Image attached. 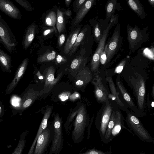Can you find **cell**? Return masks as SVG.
I'll return each mask as SVG.
<instances>
[{
	"mask_svg": "<svg viewBox=\"0 0 154 154\" xmlns=\"http://www.w3.org/2000/svg\"><path fill=\"white\" fill-rule=\"evenodd\" d=\"M103 104L97 112L95 124L101 140L103 143L106 131L114 107L109 100Z\"/></svg>",
	"mask_w": 154,
	"mask_h": 154,
	"instance_id": "4",
	"label": "cell"
},
{
	"mask_svg": "<svg viewBox=\"0 0 154 154\" xmlns=\"http://www.w3.org/2000/svg\"><path fill=\"white\" fill-rule=\"evenodd\" d=\"M91 27L89 25L87 24L83 26L79 33L75 42L69 54V55H72L75 54L79 47H81V49H82L87 43H92L93 37L91 34Z\"/></svg>",
	"mask_w": 154,
	"mask_h": 154,
	"instance_id": "12",
	"label": "cell"
},
{
	"mask_svg": "<svg viewBox=\"0 0 154 154\" xmlns=\"http://www.w3.org/2000/svg\"><path fill=\"white\" fill-rule=\"evenodd\" d=\"M124 79L132 89L136 99L139 111L143 114L144 98L146 93L144 78L141 74L137 72L126 75Z\"/></svg>",
	"mask_w": 154,
	"mask_h": 154,
	"instance_id": "1",
	"label": "cell"
},
{
	"mask_svg": "<svg viewBox=\"0 0 154 154\" xmlns=\"http://www.w3.org/2000/svg\"><path fill=\"white\" fill-rule=\"evenodd\" d=\"M0 42L10 53L16 50L18 44L15 36L9 26L0 15Z\"/></svg>",
	"mask_w": 154,
	"mask_h": 154,
	"instance_id": "7",
	"label": "cell"
},
{
	"mask_svg": "<svg viewBox=\"0 0 154 154\" xmlns=\"http://www.w3.org/2000/svg\"><path fill=\"white\" fill-rule=\"evenodd\" d=\"M28 61L29 58H25L18 67L14 79L8 85L6 89L5 92L7 94H10L17 85L26 69Z\"/></svg>",
	"mask_w": 154,
	"mask_h": 154,
	"instance_id": "19",
	"label": "cell"
},
{
	"mask_svg": "<svg viewBox=\"0 0 154 154\" xmlns=\"http://www.w3.org/2000/svg\"><path fill=\"white\" fill-rule=\"evenodd\" d=\"M116 117L115 108L113 109L110 118L108 123L103 143L107 144L111 141L110 137L112 131L114 127Z\"/></svg>",
	"mask_w": 154,
	"mask_h": 154,
	"instance_id": "29",
	"label": "cell"
},
{
	"mask_svg": "<svg viewBox=\"0 0 154 154\" xmlns=\"http://www.w3.org/2000/svg\"><path fill=\"white\" fill-rule=\"evenodd\" d=\"M65 36L64 34H61L58 38V44L59 47L62 46L65 41Z\"/></svg>",
	"mask_w": 154,
	"mask_h": 154,
	"instance_id": "41",
	"label": "cell"
},
{
	"mask_svg": "<svg viewBox=\"0 0 154 154\" xmlns=\"http://www.w3.org/2000/svg\"><path fill=\"white\" fill-rule=\"evenodd\" d=\"M94 0H86L80 9L73 20L71 29H74L81 23L84 17L92 7Z\"/></svg>",
	"mask_w": 154,
	"mask_h": 154,
	"instance_id": "22",
	"label": "cell"
},
{
	"mask_svg": "<svg viewBox=\"0 0 154 154\" xmlns=\"http://www.w3.org/2000/svg\"><path fill=\"white\" fill-rule=\"evenodd\" d=\"M62 123V120L59 115L56 114L53 121L54 138L49 154H58L62 149L63 143Z\"/></svg>",
	"mask_w": 154,
	"mask_h": 154,
	"instance_id": "6",
	"label": "cell"
},
{
	"mask_svg": "<svg viewBox=\"0 0 154 154\" xmlns=\"http://www.w3.org/2000/svg\"><path fill=\"white\" fill-rule=\"evenodd\" d=\"M79 154H112L111 149L109 151L106 152L103 151L101 150H98L95 148L88 149L84 152L79 153Z\"/></svg>",
	"mask_w": 154,
	"mask_h": 154,
	"instance_id": "35",
	"label": "cell"
},
{
	"mask_svg": "<svg viewBox=\"0 0 154 154\" xmlns=\"http://www.w3.org/2000/svg\"><path fill=\"white\" fill-rule=\"evenodd\" d=\"M64 15H65L68 17H71L72 15V12L70 9H68L64 11H62Z\"/></svg>",
	"mask_w": 154,
	"mask_h": 154,
	"instance_id": "44",
	"label": "cell"
},
{
	"mask_svg": "<svg viewBox=\"0 0 154 154\" xmlns=\"http://www.w3.org/2000/svg\"><path fill=\"white\" fill-rule=\"evenodd\" d=\"M36 26L33 23L27 27L23 37L22 45L24 49H27L34 39L35 34Z\"/></svg>",
	"mask_w": 154,
	"mask_h": 154,
	"instance_id": "23",
	"label": "cell"
},
{
	"mask_svg": "<svg viewBox=\"0 0 154 154\" xmlns=\"http://www.w3.org/2000/svg\"><path fill=\"white\" fill-rule=\"evenodd\" d=\"M44 75L45 85L43 89L40 92V95L49 92L54 87L61 77L63 72H61L56 78H54L55 69L52 66L46 68Z\"/></svg>",
	"mask_w": 154,
	"mask_h": 154,
	"instance_id": "13",
	"label": "cell"
},
{
	"mask_svg": "<svg viewBox=\"0 0 154 154\" xmlns=\"http://www.w3.org/2000/svg\"><path fill=\"white\" fill-rule=\"evenodd\" d=\"M126 112V117L125 121L134 134L143 141L153 143L154 140L153 138L145 128L136 115L130 112L128 110Z\"/></svg>",
	"mask_w": 154,
	"mask_h": 154,
	"instance_id": "3",
	"label": "cell"
},
{
	"mask_svg": "<svg viewBox=\"0 0 154 154\" xmlns=\"http://www.w3.org/2000/svg\"><path fill=\"white\" fill-rule=\"evenodd\" d=\"M111 28L110 25L108 24V26L104 31L102 38L98 44L97 49L92 57L90 64L91 71V72H94V73L99 72L100 55L104 50L108 33Z\"/></svg>",
	"mask_w": 154,
	"mask_h": 154,
	"instance_id": "10",
	"label": "cell"
},
{
	"mask_svg": "<svg viewBox=\"0 0 154 154\" xmlns=\"http://www.w3.org/2000/svg\"><path fill=\"white\" fill-rule=\"evenodd\" d=\"M118 16L117 15H114L110 19L109 23V24L111 27L115 26L118 23Z\"/></svg>",
	"mask_w": 154,
	"mask_h": 154,
	"instance_id": "40",
	"label": "cell"
},
{
	"mask_svg": "<svg viewBox=\"0 0 154 154\" xmlns=\"http://www.w3.org/2000/svg\"><path fill=\"white\" fill-rule=\"evenodd\" d=\"M28 133V130L23 132L20 135L18 144L12 154H21L25 146L26 137Z\"/></svg>",
	"mask_w": 154,
	"mask_h": 154,
	"instance_id": "32",
	"label": "cell"
},
{
	"mask_svg": "<svg viewBox=\"0 0 154 154\" xmlns=\"http://www.w3.org/2000/svg\"><path fill=\"white\" fill-rule=\"evenodd\" d=\"M145 154L144 153H143V152H142L141 153V154Z\"/></svg>",
	"mask_w": 154,
	"mask_h": 154,
	"instance_id": "51",
	"label": "cell"
},
{
	"mask_svg": "<svg viewBox=\"0 0 154 154\" xmlns=\"http://www.w3.org/2000/svg\"><path fill=\"white\" fill-rule=\"evenodd\" d=\"M89 120L86 107L82 105L77 110L74 122V128L71 137L74 143H79L83 140L86 128L89 125Z\"/></svg>",
	"mask_w": 154,
	"mask_h": 154,
	"instance_id": "2",
	"label": "cell"
},
{
	"mask_svg": "<svg viewBox=\"0 0 154 154\" xmlns=\"http://www.w3.org/2000/svg\"><path fill=\"white\" fill-rule=\"evenodd\" d=\"M86 0H79L76 1L75 4L74 5V9L76 10L81 8L86 1Z\"/></svg>",
	"mask_w": 154,
	"mask_h": 154,
	"instance_id": "38",
	"label": "cell"
},
{
	"mask_svg": "<svg viewBox=\"0 0 154 154\" xmlns=\"http://www.w3.org/2000/svg\"><path fill=\"white\" fill-rule=\"evenodd\" d=\"M85 49H82L79 55L72 61L68 71L70 74L74 77L76 74L83 69L88 61V56Z\"/></svg>",
	"mask_w": 154,
	"mask_h": 154,
	"instance_id": "14",
	"label": "cell"
},
{
	"mask_svg": "<svg viewBox=\"0 0 154 154\" xmlns=\"http://www.w3.org/2000/svg\"><path fill=\"white\" fill-rule=\"evenodd\" d=\"M90 23L92 28L93 37L96 42L98 44L108 24L105 20L97 19L96 18L91 20Z\"/></svg>",
	"mask_w": 154,
	"mask_h": 154,
	"instance_id": "17",
	"label": "cell"
},
{
	"mask_svg": "<svg viewBox=\"0 0 154 154\" xmlns=\"http://www.w3.org/2000/svg\"><path fill=\"white\" fill-rule=\"evenodd\" d=\"M67 60V59L66 57H64L60 55H58L56 58V62L57 63H65Z\"/></svg>",
	"mask_w": 154,
	"mask_h": 154,
	"instance_id": "42",
	"label": "cell"
},
{
	"mask_svg": "<svg viewBox=\"0 0 154 154\" xmlns=\"http://www.w3.org/2000/svg\"><path fill=\"white\" fill-rule=\"evenodd\" d=\"M125 63L126 61L125 60H124L122 61L116 68L114 70V72L116 73L117 74L121 73L123 69Z\"/></svg>",
	"mask_w": 154,
	"mask_h": 154,
	"instance_id": "37",
	"label": "cell"
},
{
	"mask_svg": "<svg viewBox=\"0 0 154 154\" xmlns=\"http://www.w3.org/2000/svg\"><path fill=\"white\" fill-rule=\"evenodd\" d=\"M0 10L13 19L16 20L21 19L22 15L20 10L9 0H0Z\"/></svg>",
	"mask_w": 154,
	"mask_h": 154,
	"instance_id": "16",
	"label": "cell"
},
{
	"mask_svg": "<svg viewBox=\"0 0 154 154\" xmlns=\"http://www.w3.org/2000/svg\"><path fill=\"white\" fill-rule=\"evenodd\" d=\"M56 22V15L55 12L52 11L50 12L46 16L45 20V23L48 26L52 27L56 33H57L55 27Z\"/></svg>",
	"mask_w": 154,
	"mask_h": 154,
	"instance_id": "34",
	"label": "cell"
},
{
	"mask_svg": "<svg viewBox=\"0 0 154 154\" xmlns=\"http://www.w3.org/2000/svg\"><path fill=\"white\" fill-rule=\"evenodd\" d=\"M106 80L108 83L111 91V94L109 93L108 95L109 100L114 101L120 109L123 111L126 112L128 110L127 107L125 106L119 98V93L117 91L112 77L107 76Z\"/></svg>",
	"mask_w": 154,
	"mask_h": 154,
	"instance_id": "21",
	"label": "cell"
},
{
	"mask_svg": "<svg viewBox=\"0 0 154 154\" xmlns=\"http://www.w3.org/2000/svg\"><path fill=\"white\" fill-rule=\"evenodd\" d=\"M37 76L38 77L39 79H43L44 76V75H41L40 72L39 71H38L37 72Z\"/></svg>",
	"mask_w": 154,
	"mask_h": 154,
	"instance_id": "46",
	"label": "cell"
},
{
	"mask_svg": "<svg viewBox=\"0 0 154 154\" xmlns=\"http://www.w3.org/2000/svg\"><path fill=\"white\" fill-rule=\"evenodd\" d=\"M2 109L1 106H0V115L1 114L2 112Z\"/></svg>",
	"mask_w": 154,
	"mask_h": 154,
	"instance_id": "50",
	"label": "cell"
},
{
	"mask_svg": "<svg viewBox=\"0 0 154 154\" xmlns=\"http://www.w3.org/2000/svg\"><path fill=\"white\" fill-rule=\"evenodd\" d=\"M54 29L52 27L51 28L45 30L43 32V35L44 36H46L50 34L51 33L54 31Z\"/></svg>",
	"mask_w": 154,
	"mask_h": 154,
	"instance_id": "43",
	"label": "cell"
},
{
	"mask_svg": "<svg viewBox=\"0 0 154 154\" xmlns=\"http://www.w3.org/2000/svg\"><path fill=\"white\" fill-rule=\"evenodd\" d=\"M72 1V0H65V3L66 6L68 7H69Z\"/></svg>",
	"mask_w": 154,
	"mask_h": 154,
	"instance_id": "47",
	"label": "cell"
},
{
	"mask_svg": "<svg viewBox=\"0 0 154 154\" xmlns=\"http://www.w3.org/2000/svg\"><path fill=\"white\" fill-rule=\"evenodd\" d=\"M152 96L153 98L154 97V85H153L152 89Z\"/></svg>",
	"mask_w": 154,
	"mask_h": 154,
	"instance_id": "49",
	"label": "cell"
},
{
	"mask_svg": "<svg viewBox=\"0 0 154 154\" xmlns=\"http://www.w3.org/2000/svg\"><path fill=\"white\" fill-rule=\"evenodd\" d=\"M50 117V115L48 113H45L44 114L36 136L27 154H32L38 137L47 126L48 122Z\"/></svg>",
	"mask_w": 154,
	"mask_h": 154,
	"instance_id": "27",
	"label": "cell"
},
{
	"mask_svg": "<svg viewBox=\"0 0 154 154\" xmlns=\"http://www.w3.org/2000/svg\"><path fill=\"white\" fill-rule=\"evenodd\" d=\"M116 117L114 127L112 131L110 140H112L117 136L121 132L123 129H125L128 132L134 134L130 130L126 128L124 125V118L118 108H115Z\"/></svg>",
	"mask_w": 154,
	"mask_h": 154,
	"instance_id": "20",
	"label": "cell"
},
{
	"mask_svg": "<svg viewBox=\"0 0 154 154\" xmlns=\"http://www.w3.org/2000/svg\"><path fill=\"white\" fill-rule=\"evenodd\" d=\"M147 28L141 30L135 25L133 27L128 24L127 26V39L129 45V54L134 53L147 40L149 34Z\"/></svg>",
	"mask_w": 154,
	"mask_h": 154,
	"instance_id": "5",
	"label": "cell"
},
{
	"mask_svg": "<svg viewBox=\"0 0 154 154\" xmlns=\"http://www.w3.org/2000/svg\"><path fill=\"white\" fill-rule=\"evenodd\" d=\"M120 31V25L118 23L109 41L105 45L104 50L107 57L106 64L110 62L121 46L123 38Z\"/></svg>",
	"mask_w": 154,
	"mask_h": 154,
	"instance_id": "8",
	"label": "cell"
},
{
	"mask_svg": "<svg viewBox=\"0 0 154 154\" xmlns=\"http://www.w3.org/2000/svg\"><path fill=\"white\" fill-rule=\"evenodd\" d=\"M11 57L0 48V65L3 70L11 72Z\"/></svg>",
	"mask_w": 154,
	"mask_h": 154,
	"instance_id": "28",
	"label": "cell"
},
{
	"mask_svg": "<svg viewBox=\"0 0 154 154\" xmlns=\"http://www.w3.org/2000/svg\"><path fill=\"white\" fill-rule=\"evenodd\" d=\"M39 95L40 92L38 91H35L33 89H30L23 100L20 105L21 109L23 110L30 106Z\"/></svg>",
	"mask_w": 154,
	"mask_h": 154,
	"instance_id": "25",
	"label": "cell"
},
{
	"mask_svg": "<svg viewBox=\"0 0 154 154\" xmlns=\"http://www.w3.org/2000/svg\"><path fill=\"white\" fill-rule=\"evenodd\" d=\"M117 89L122 95V98L128 105V106L134 112V113L140 116L142 114L134 104L132 99L124 87L120 77L117 75L116 80Z\"/></svg>",
	"mask_w": 154,
	"mask_h": 154,
	"instance_id": "15",
	"label": "cell"
},
{
	"mask_svg": "<svg viewBox=\"0 0 154 154\" xmlns=\"http://www.w3.org/2000/svg\"><path fill=\"white\" fill-rule=\"evenodd\" d=\"M69 92H64L63 93V94L64 95H63L62 94L60 95V98L62 100L67 99L68 97H69L70 94L66 95Z\"/></svg>",
	"mask_w": 154,
	"mask_h": 154,
	"instance_id": "45",
	"label": "cell"
},
{
	"mask_svg": "<svg viewBox=\"0 0 154 154\" xmlns=\"http://www.w3.org/2000/svg\"><path fill=\"white\" fill-rule=\"evenodd\" d=\"M56 57V52L54 51L47 52L39 56L37 60L38 63H43L54 60Z\"/></svg>",
	"mask_w": 154,
	"mask_h": 154,
	"instance_id": "33",
	"label": "cell"
},
{
	"mask_svg": "<svg viewBox=\"0 0 154 154\" xmlns=\"http://www.w3.org/2000/svg\"><path fill=\"white\" fill-rule=\"evenodd\" d=\"M148 1L152 6L153 7H154V0H148Z\"/></svg>",
	"mask_w": 154,
	"mask_h": 154,
	"instance_id": "48",
	"label": "cell"
},
{
	"mask_svg": "<svg viewBox=\"0 0 154 154\" xmlns=\"http://www.w3.org/2000/svg\"><path fill=\"white\" fill-rule=\"evenodd\" d=\"M17 3L28 11H31L33 10L30 3L25 0H14Z\"/></svg>",
	"mask_w": 154,
	"mask_h": 154,
	"instance_id": "36",
	"label": "cell"
},
{
	"mask_svg": "<svg viewBox=\"0 0 154 154\" xmlns=\"http://www.w3.org/2000/svg\"><path fill=\"white\" fill-rule=\"evenodd\" d=\"M92 80V84L94 88V96L97 101L103 104L108 101L109 93L103 85L99 73H94Z\"/></svg>",
	"mask_w": 154,
	"mask_h": 154,
	"instance_id": "11",
	"label": "cell"
},
{
	"mask_svg": "<svg viewBox=\"0 0 154 154\" xmlns=\"http://www.w3.org/2000/svg\"><path fill=\"white\" fill-rule=\"evenodd\" d=\"M82 26L78 25L70 33L67 38L64 48V53L69 54L75 43L78 35L81 29Z\"/></svg>",
	"mask_w": 154,
	"mask_h": 154,
	"instance_id": "24",
	"label": "cell"
},
{
	"mask_svg": "<svg viewBox=\"0 0 154 154\" xmlns=\"http://www.w3.org/2000/svg\"><path fill=\"white\" fill-rule=\"evenodd\" d=\"M130 7L141 19L146 17L144 8L139 0H129L127 1Z\"/></svg>",
	"mask_w": 154,
	"mask_h": 154,
	"instance_id": "26",
	"label": "cell"
},
{
	"mask_svg": "<svg viewBox=\"0 0 154 154\" xmlns=\"http://www.w3.org/2000/svg\"><path fill=\"white\" fill-rule=\"evenodd\" d=\"M64 15L60 9L57 10L56 25L59 34L63 32L65 29Z\"/></svg>",
	"mask_w": 154,
	"mask_h": 154,
	"instance_id": "31",
	"label": "cell"
},
{
	"mask_svg": "<svg viewBox=\"0 0 154 154\" xmlns=\"http://www.w3.org/2000/svg\"><path fill=\"white\" fill-rule=\"evenodd\" d=\"M54 138L53 128L47 125L38 137L32 154H47Z\"/></svg>",
	"mask_w": 154,
	"mask_h": 154,
	"instance_id": "9",
	"label": "cell"
},
{
	"mask_svg": "<svg viewBox=\"0 0 154 154\" xmlns=\"http://www.w3.org/2000/svg\"><path fill=\"white\" fill-rule=\"evenodd\" d=\"M116 0H108L106 5V18L105 21L108 23L111 18L114 16L116 4Z\"/></svg>",
	"mask_w": 154,
	"mask_h": 154,
	"instance_id": "30",
	"label": "cell"
},
{
	"mask_svg": "<svg viewBox=\"0 0 154 154\" xmlns=\"http://www.w3.org/2000/svg\"><path fill=\"white\" fill-rule=\"evenodd\" d=\"M107 61V57L106 53L104 50L101 53L100 57V63L102 65H105L106 64Z\"/></svg>",
	"mask_w": 154,
	"mask_h": 154,
	"instance_id": "39",
	"label": "cell"
},
{
	"mask_svg": "<svg viewBox=\"0 0 154 154\" xmlns=\"http://www.w3.org/2000/svg\"><path fill=\"white\" fill-rule=\"evenodd\" d=\"M74 78V82L75 86L81 88L85 86L92 79L93 76L91 72L88 67L77 73Z\"/></svg>",
	"mask_w": 154,
	"mask_h": 154,
	"instance_id": "18",
	"label": "cell"
}]
</instances>
